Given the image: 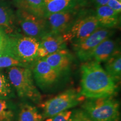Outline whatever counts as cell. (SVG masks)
<instances>
[{
    "label": "cell",
    "mask_w": 121,
    "mask_h": 121,
    "mask_svg": "<svg viewBox=\"0 0 121 121\" xmlns=\"http://www.w3.org/2000/svg\"><path fill=\"white\" fill-rule=\"evenodd\" d=\"M80 82V93L86 99L114 96L118 89L117 83L94 60L81 65Z\"/></svg>",
    "instance_id": "6da1fadb"
},
{
    "label": "cell",
    "mask_w": 121,
    "mask_h": 121,
    "mask_svg": "<svg viewBox=\"0 0 121 121\" xmlns=\"http://www.w3.org/2000/svg\"><path fill=\"white\" fill-rule=\"evenodd\" d=\"M81 108L93 121H118L119 103L114 96L87 98Z\"/></svg>",
    "instance_id": "7a4b0ae2"
},
{
    "label": "cell",
    "mask_w": 121,
    "mask_h": 121,
    "mask_svg": "<svg viewBox=\"0 0 121 121\" xmlns=\"http://www.w3.org/2000/svg\"><path fill=\"white\" fill-rule=\"evenodd\" d=\"M7 73L9 79L16 89L19 97L26 98L36 103L41 101V94L35 85L31 69L14 66L9 67Z\"/></svg>",
    "instance_id": "3957f363"
},
{
    "label": "cell",
    "mask_w": 121,
    "mask_h": 121,
    "mask_svg": "<svg viewBox=\"0 0 121 121\" xmlns=\"http://www.w3.org/2000/svg\"><path fill=\"white\" fill-rule=\"evenodd\" d=\"M86 98L75 89H69L47 100L39 107L43 110V119L47 118L73 108L82 103Z\"/></svg>",
    "instance_id": "277c9868"
},
{
    "label": "cell",
    "mask_w": 121,
    "mask_h": 121,
    "mask_svg": "<svg viewBox=\"0 0 121 121\" xmlns=\"http://www.w3.org/2000/svg\"><path fill=\"white\" fill-rule=\"evenodd\" d=\"M10 39V56L22 62L30 65L38 58V49L39 39L19 34L9 36Z\"/></svg>",
    "instance_id": "5b68a950"
},
{
    "label": "cell",
    "mask_w": 121,
    "mask_h": 121,
    "mask_svg": "<svg viewBox=\"0 0 121 121\" xmlns=\"http://www.w3.org/2000/svg\"><path fill=\"white\" fill-rule=\"evenodd\" d=\"M100 27L95 15H83L81 13L69 31L63 36L67 42L78 43L89 37Z\"/></svg>",
    "instance_id": "8992f818"
},
{
    "label": "cell",
    "mask_w": 121,
    "mask_h": 121,
    "mask_svg": "<svg viewBox=\"0 0 121 121\" xmlns=\"http://www.w3.org/2000/svg\"><path fill=\"white\" fill-rule=\"evenodd\" d=\"M113 33V30L110 29L100 27L84 40L73 43V49L77 57L81 61L91 60L96 47L104 40L110 38Z\"/></svg>",
    "instance_id": "52a82bcc"
},
{
    "label": "cell",
    "mask_w": 121,
    "mask_h": 121,
    "mask_svg": "<svg viewBox=\"0 0 121 121\" xmlns=\"http://www.w3.org/2000/svg\"><path fill=\"white\" fill-rule=\"evenodd\" d=\"M33 75L37 85L42 90H49L60 82L62 76L54 70L43 58H39L31 64Z\"/></svg>",
    "instance_id": "ba28073f"
},
{
    "label": "cell",
    "mask_w": 121,
    "mask_h": 121,
    "mask_svg": "<svg viewBox=\"0 0 121 121\" xmlns=\"http://www.w3.org/2000/svg\"><path fill=\"white\" fill-rule=\"evenodd\" d=\"M15 16L17 24L26 36L40 39L48 33L45 17H38L22 10L16 11Z\"/></svg>",
    "instance_id": "9c48e42d"
},
{
    "label": "cell",
    "mask_w": 121,
    "mask_h": 121,
    "mask_svg": "<svg viewBox=\"0 0 121 121\" xmlns=\"http://www.w3.org/2000/svg\"><path fill=\"white\" fill-rule=\"evenodd\" d=\"M80 12L74 8L51 13L45 17L48 33L63 35L67 33L78 19Z\"/></svg>",
    "instance_id": "30bf717a"
},
{
    "label": "cell",
    "mask_w": 121,
    "mask_h": 121,
    "mask_svg": "<svg viewBox=\"0 0 121 121\" xmlns=\"http://www.w3.org/2000/svg\"><path fill=\"white\" fill-rule=\"evenodd\" d=\"M67 42L63 35L48 33L39 39L38 58H44L49 54L66 49Z\"/></svg>",
    "instance_id": "8fae6325"
},
{
    "label": "cell",
    "mask_w": 121,
    "mask_h": 121,
    "mask_svg": "<svg viewBox=\"0 0 121 121\" xmlns=\"http://www.w3.org/2000/svg\"><path fill=\"white\" fill-rule=\"evenodd\" d=\"M43 58L62 76L70 71L73 57L67 49H65L49 54Z\"/></svg>",
    "instance_id": "7c38bea8"
},
{
    "label": "cell",
    "mask_w": 121,
    "mask_h": 121,
    "mask_svg": "<svg viewBox=\"0 0 121 121\" xmlns=\"http://www.w3.org/2000/svg\"><path fill=\"white\" fill-rule=\"evenodd\" d=\"M95 16L102 28L110 29L117 27L119 23V13L107 5L96 7Z\"/></svg>",
    "instance_id": "4fadbf2b"
},
{
    "label": "cell",
    "mask_w": 121,
    "mask_h": 121,
    "mask_svg": "<svg viewBox=\"0 0 121 121\" xmlns=\"http://www.w3.org/2000/svg\"><path fill=\"white\" fill-rule=\"evenodd\" d=\"M118 51L119 49L116 42L110 38L107 39L96 47L92 55L91 60L93 59L99 63L105 62Z\"/></svg>",
    "instance_id": "5bb4252c"
},
{
    "label": "cell",
    "mask_w": 121,
    "mask_h": 121,
    "mask_svg": "<svg viewBox=\"0 0 121 121\" xmlns=\"http://www.w3.org/2000/svg\"><path fill=\"white\" fill-rule=\"evenodd\" d=\"M16 16L8 7L0 6V28L8 36L19 34Z\"/></svg>",
    "instance_id": "9a60e30c"
},
{
    "label": "cell",
    "mask_w": 121,
    "mask_h": 121,
    "mask_svg": "<svg viewBox=\"0 0 121 121\" xmlns=\"http://www.w3.org/2000/svg\"><path fill=\"white\" fill-rule=\"evenodd\" d=\"M18 10H22L39 17H45L44 0H13Z\"/></svg>",
    "instance_id": "2e32d148"
},
{
    "label": "cell",
    "mask_w": 121,
    "mask_h": 121,
    "mask_svg": "<svg viewBox=\"0 0 121 121\" xmlns=\"http://www.w3.org/2000/svg\"><path fill=\"white\" fill-rule=\"evenodd\" d=\"M78 3V0H44L45 16L74 9Z\"/></svg>",
    "instance_id": "e0dca14e"
},
{
    "label": "cell",
    "mask_w": 121,
    "mask_h": 121,
    "mask_svg": "<svg viewBox=\"0 0 121 121\" xmlns=\"http://www.w3.org/2000/svg\"><path fill=\"white\" fill-rule=\"evenodd\" d=\"M106 72L118 83L121 78V56L120 51H118L105 62Z\"/></svg>",
    "instance_id": "ac0fdd59"
},
{
    "label": "cell",
    "mask_w": 121,
    "mask_h": 121,
    "mask_svg": "<svg viewBox=\"0 0 121 121\" xmlns=\"http://www.w3.org/2000/svg\"><path fill=\"white\" fill-rule=\"evenodd\" d=\"M43 117L34 105L23 103L20 106L18 121H42Z\"/></svg>",
    "instance_id": "d6986e66"
},
{
    "label": "cell",
    "mask_w": 121,
    "mask_h": 121,
    "mask_svg": "<svg viewBox=\"0 0 121 121\" xmlns=\"http://www.w3.org/2000/svg\"><path fill=\"white\" fill-rule=\"evenodd\" d=\"M14 113L6 100L0 99V121H13Z\"/></svg>",
    "instance_id": "ffe728a7"
},
{
    "label": "cell",
    "mask_w": 121,
    "mask_h": 121,
    "mask_svg": "<svg viewBox=\"0 0 121 121\" xmlns=\"http://www.w3.org/2000/svg\"><path fill=\"white\" fill-rule=\"evenodd\" d=\"M14 66L29 67H31V65L22 62L17 59L10 56H0V69L9 68Z\"/></svg>",
    "instance_id": "44dd1931"
},
{
    "label": "cell",
    "mask_w": 121,
    "mask_h": 121,
    "mask_svg": "<svg viewBox=\"0 0 121 121\" xmlns=\"http://www.w3.org/2000/svg\"><path fill=\"white\" fill-rule=\"evenodd\" d=\"M10 56V39L0 28V56Z\"/></svg>",
    "instance_id": "7402d4cb"
},
{
    "label": "cell",
    "mask_w": 121,
    "mask_h": 121,
    "mask_svg": "<svg viewBox=\"0 0 121 121\" xmlns=\"http://www.w3.org/2000/svg\"><path fill=\"white\" fill-rule=\"evenodd\" d=\"M11 87L4 76L0 72V98H6L11 94Z\"/></svg>",
    "instance_id": "603a6c76"
},
{
    "label": "cell",
    "mask_w": 121,
    "mask_h": 121,
    "mask_svg": "<svg viewBox=\"0 0 121 121\" xmlns=\"http://www.w3.org/2000/svg\"><path fill=\"white\" fill-rule=\"evenodd\" d=\"M70 121H93L82 109L72 111Z\"/></svg>",
    "instance_id": "cb8c5ba5"
},
{
    "label": "cell",
    "mask_w": 121,
    "mask_h": 121,
    "mask_svg": "<svg viewBox=\"0 0 121 121\" xmlns=\"http://www.w3.org/2000/svg\"><path fill=\"white\" fill-rule=\"evenodd\" d=\"M72 110H66L63 112L46 118L45 121H70Z\"/></svg>",
    "instance_id": "d4e9b609"
},
{
    "label": "cell",
    "mask_w": 121,
    "mask_h": 121,
    "mask_svg": "<svg viewBox=\"0 0 121 121\" xmlns=\"http://www.w3.org/2000/svg\"><path fill=\"white\" fill-rule=\"evenodd\" d=\"M107 5L119 14L121 13V0H109Z\"/></svg>",
    "instance_id": "484cf974"
},
{
    "label": "cell",
    "mask_w": 121,
    "mask_h": 121,
    "mask_svg": "<svg viewBox=\"0 0 121 121\" xmlns=\"http://www.w3.org/2000/svg\"><path fill=\"white\" fill-rule=\"evenodd\" d=\"M94 4L96 7L107 5L109 0H93Z\"/></svg>",
    "instance_id": "4316f807"
},
{
    "label": "cell",
    "mask_w": 121,
    "mask_h": 121,
    "mask_svg": "<svg viewBox=\"0 0 121 121\" xmlns=\"http://www.w3.org/2000/svg\"><path fill=\"white\" fill-rule=\"evenodd\" d=\"M78 1H79L80 2H83L84 1H85V0H78Z\"/></svg>",
    "instance_id": "83f0119b"
}]
</instances>
